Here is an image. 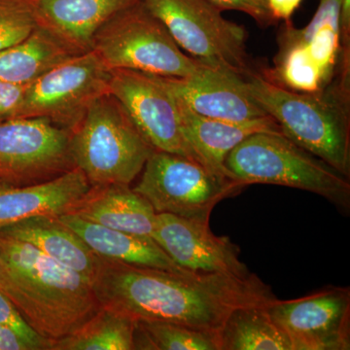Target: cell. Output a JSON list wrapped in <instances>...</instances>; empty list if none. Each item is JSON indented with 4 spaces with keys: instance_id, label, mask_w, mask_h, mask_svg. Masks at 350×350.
Returning a JSON list of instances; mask_svg holds the SVG:
<instances>
[{
    "instance_id": "obj_26",
    "label": "cell",
    "mask_w": 350,
    "mask_h": 350,
    "mask_svg": "<svg viewBox=\"0 0 350 350\" xmlns=\"http://www.w3.org/2000/svg\"><path fill=\"white\" fill-rule=\"evenodd\" d=\"M267 76L278 84L301 93H314L327 86L319 66L301 44L280 48L275 57V70Z\"/></svg>"
},
{
    "instance_id": "obj_5",
    "label": "cell",
    "mask_w": 350,
    "mask_h": 350,
    "mask_svg": "<svg viewBox=\"0 0 350 350\" xmlns=\"http://www.w3.org/2000/svg\"><path fill=\"white\" fill-rule=\"evenodd\" d=\"M71 157L92 186L128 185L154 149L115 96L103 94L71 131Z\"/></svg>"
},
{
    "instance_id": "obj_1",
    "label": "cell",
    "mask_w": 350,
    "mask_h": 350,
    "mask_svg": "<svg viewBox=\"0 0 350 350\" xmlns=\"http://www.w3.org/2000/svg\"><path fill=\"white\" fill-rule=\"evenodd\" d=\"M100 306L135 321H165L218 331L234 310L278 298L251 273H174L100 258L93 282Z\"/></svg>"
},
{
    "instance_id": "obj_4",
    "label": "cell",
    "mask_w": 350,
    "mask_h": 350,
    "mask_svg": "<svg viewBox=\"0 0 350 350\" xmlns=\"http://www.w3.org/2000/svg\"><path fill=\"white\" fill-rule=\"evenodd\" d=\"M225 167L232 179L245 186L300 189L321 196L342 213L349 211V177L282 133H256L245 138L230 152Z\"/></svg>"
},
{
    "instance_id": "obj_32",
    "label": "cell",
    "mask_w": 350,
    "mask_h": 350,
    "mask_svg": "<svg viewBox=\"0 0 350 350\" xmlns=\"http://www.w3.org/2000/svg\"><path fill=\"white\" fill-rule=\"evenodd\" d=\"M269 8L276 21L291 22L292 16L299 8L303 0H268Z\"/></svg>"
},
{
    "instance_id": "obj_19",
    "label": "cell",
    "mask_w": 350,
    "mask_h": 350,
    "mask_svg": "<svg viewBox=\"0 0 350 350\" xmlns=\"http://www.w3.org/2000/svg\"><path fill=\"white\" fill-rule=\"evenodd\" d=\"M0 234L31 244L46 256L80 273L93 285L100 258L59 217L29 218L2 228Z\"/></svg>"
},
{
    "instance_id": "obj_27",
    "label": "cell",
    "mask_w": 350,
    "mask_h": 350,
    "mask_svg": "<svg viewBox=\"0 0 350 350\" xmlns=\"http://www.w3.org/2000/svg\"><path fill=\"white\" fill-rule=\"evenodd\" d=\"M38 25L33 0H0V51L24 40Z\"/></svg>"
},
{
    "instance_id": "obj_21",
    "label": "cell",
    "mask_w": 350,
    "mask_h": 350,
    "mask_svg": "<svg viewBox=\"0 0 350 350\" xmlns=\"http://www.w3.org/2000/svg\"><path fill=\"white\" fill-rule=\"evenodd\" d=\"M340 18L342 0H320L317 12L305 27L296 29L291 22L285 24L278 38L280 49L295 44L305 45L328 85L342 57Z\"/></svg>"
},
{
    "instance_id": "obj_31",
    "label": "cell",
    "mask_w": 350,
    "mask_h": 350,
    "mask_svg": "<svg viewBox=\"0 0 350 350\" xmlns=\"http://www.w3.org/2000/svg\"><path fill=\"white\" fill-rule=\"evenodd\" d=\"M0 350H33L15 331L0 324Z\"/></svg>"
},
{
    "instance_id": "obj_34",
    "label": "cell",
    "mask_w": 350,
    "mask_h": 350,
    "mask_svg": "<svg viewBox=\"0 0 350 350\" xmlns=\"http://www.w3.org/2000/svg\"><path fill=\"white\" fill-rule=\"evenodd\" d=\"M4 276H5V269H4L3 260L0 256V289H1L2 284H3Z\"/></svg>"
},
{
    "instance_id": "obj_15",
    "label": "cell",
    "mask_w": 350,
    "mask_h": 350,
    "mask_svg": "<svg viewBox=\"0 0 350 350\" xmlns=\"http://www.w3.org/2000/svg\"><path fill=\"white\" fill-rule=\"evenodd\" d=\"M174 98L184 137L196 161L219 176L232 178L225 167L226 158L245 138L256 133H282L280 126L269 116L248 122L207 118L191 109L180 98Z\"/></svg>"
},
{
    "instance_id": "obj_8",
    "label": "cell",
    "mask_w": 350,
    "mask_h": 350,
    "mask_svg": "<svg viewBox=\"0 0 350 350\" xmlns=\"http://www.w3.org/2000/svg\"><path fill=\"white\" fill-rule=\"evenodd\" d=\"M244 187L186 157L154 150L133 190L150 202L157 214L209 221L221 200L239 194Z\"/></svg>"
},
{
    "instance_id": "obj_7",
    "label": "cell",
    "mask_w": 350,
    "mask_h": 350,
    "mask_svg": "<svg viewBox=\"0 0 350 350\" xmlns=\"http://www.w3.org/2000/svg\"><path fill=\"white\" fill-rule=\"evenodd\" d=\"M142 1L180 49L200 63L241 76L253 71L246 47L247 31L225 19L222 11L207 0Z\"/></svg>"
},
{
    "instance_id": "obj_24",
    "label": "cell",
    "mask_w": 350,
    "mask_h": 350,
    "mask_svg": "<svg viewBox=\"0 0 350 350\" xmlns=\"http://www.w3.org/2000/svg\"><path fill=\"white\" fill-rule=\"evenodd\" d=\"M137 321L101 306L75 333L53 342L51 350H133Z\"/></svg>"
},
{
    "instance_id": "obj_11",
    "label": "cell",
    "mask_w": 350,
    "mask_h": 350,
    "mask_svg": "<svg viewBox=\"0 0 350 350\" xmlns=\"http://www.w3.org/2000/svg\"><path fill=\"white\" fill-rule=\"evenodd\" d=\"M109 93L123 105L154 150L196 161L182 131L176 100L158 76L115 69L111 70Z\"/></svg>"
},
{
    "instance_id": "obj_17",
    "label": "cell",
    "mask_w": 350,
    "mask_h": 350,
    "mask_svg": "<svg viewBox=\"0 0 350 350\" xmlns=\"http://www.w3.org/2000/svg\"><path fill=\"white\" fill-rule=\"evenodd\" d=\"M140 0H33L39 25L77 54L91 51L110 18Z\"/></svg>"
},
{
    "instance_id": "obj_9",
    "label": "cell",
    "mask_w": 350,
    "mask_h": 350,
    "mask_svg": "<svg viewBox=\"0 0 350 350\" xmlns=\"http://www.w3.org/2000/svg\"><path fill=\"white\" fill-rule=\"evenodd\" d=\"M110 78L94 51L75 55L27 85L17 118L49 119L72 131L90 105L109 93Z\"/></svg>"
},
{
    "instance_id": "obj_3",
    "label": "cell",
    "mask_w": 350,
    "mask_h": 350,
    "mask_svg": "<svg viewBox=\"0 0 350 350\" xmlns=\"http://www.w3.org/2000/svg\"><path fill=\"white\" fill-rule=\"evenodd\" d=\"M350 66H338L327 86L314 93L292 91L262 73L243 76L251 98L290 140L350 176Z\"/></svg>"
},
{
    "instance_id": "obj_20",
    "label": "cell",
    "mask_w": 350,
    "mask_h": 350,
    "mask_svg": "<svg viewBox=\"0 0 350 350\" xmlns=\"http://www.w3.org/2000/svg\"><path fill=\"white\" fill-rule=\"evenodd\" d=\"M59 219L103 259L174 273L190 271L179 267L153 239L109 229L75 214H64Z\"/></svg>"
},
{
    "instance_id": "obj_30",
    "label": "cell",
    "mask_w": 350,
    "mask_h": 350,
    "mask_svg": "<svg viewBox=\"0 0 350 350\" xmlns=\"http://www.w3.org/2000/svg\"><path fill=\"white\" fill-rule=\"evenodd\" d=\"M25 87L0 79V122L17 118Z\"/></svg>"
},
{
    "instance_id": "obj_33",
    "label": "cell",
    "mask_w": 350,
    "mask_h": 350,
    "mask_svg": "<svg viewBox=\"0 0 350 350\" xmlns=\"http://www.w3.org/2000/svg\"><path fill=\"white\" fill-rule=\"evenodd\" d=\"M340 43L342 56L350 57V0H342Z\"/></svg>"
},
{
    "instance_id": "obj_10",
    "label": "cell",
    "mask_w": 350,
    "mask_h": 350,
    "mask_svg": "<svg viewBox=\"0 0 350 350\" xmlns=\"http://www.w3.org/2000/svg\"><path fill=\"white\" fill-rule=\"evenodd\" d=\"M70 140L71 131L49 119L0 122V183H40L73 169Z\"/></svg>"
},
{
    "instance_id": "obj_28",
    "label": "cell",
    "mask_w": 350,
    "mask_h": 350,
    "mask_svg": "<svg viewBox=\"0 0 350 350\" xmlns=\"http://www.w3.org/2000/svg\"><path fill=\"white\" fill-rule=\"evenodd\" d=\"M0 324L15 331L33 350L52 349V340L39 335L38 332L27 323L17 306L14 305L13 301L2 292H0Z\"/></svg>"
},
{
    "instance_id": "obj_14",
    "label": "cell",
    "mask_w": 350,
    "mask_h": 350,
    "mask_svg": "<svg viewBox=\"0 0 350 350\" xmlns=\"http://www.w3.org/2000/svg\"><path fill=\"white\" fill-rule=\"evenodd\" d=\"M158 78L191 109L207 118L248 122L269 116L248 94L243 76L227 69L204 64L189 77Z\"/></svg>"
},
{
    "instance_id": "obj_12",
    "label": "cell",
    "mask_w": 350,
    "mask_h": 350,
    "mask_svg": "<svg viewBox=\"0 0 350 350\" xmlns=\"http://www.w3.org/2000/svg\"><path fill=\"white\" fill-rule=\"evenodd\" d=\"M267 312L293 350L350 349L349 287H327L295 300L278 299Z\"/></svg>"
},
{
    "instance_id": "obj_2",
    "label": "cell",
    "mask_w": 350,
    "mask_h": 350,
    "mask_svg": "<svg viewBox=\"0 0 350 350\" xmlns=\"http://www.w3.org/2000/svg\"><path fill=\"white\" fill-rule=\"evenodd\" d=\"M5 294L39 335L61 340L81 328L101 308L93 285L31 244L0 234Z\"/></svg>"
},
{
    "instance_id": "obj_16",
    "label": "cell",
    "mask_w": 350,
    "mask_h": 350,
    "mask_svg": "<svg viewBox=\"0 0 350 350\" xmlns=\"http://www.w3.org/2000/svg\"><path fill=\"white\" fill-rule=\"evenodd\" d=\"M91 187L77 167L40 183H0V229L38 216L59 217L70 213Z\"/></svg>"
},
{
    "instance_id": "obj_13",
    "label": "cell",
    "mask_w": 350,
    "mask_h": 350,
    "mask_svg": "<svg viewBox=\"0 0 350 350\" xmlns=\"http://www.w3.org/2000/svg\"><path fill=\"white\" fill-rule=\"evenodd\" d=\"M152 239L179 267L193 273L250 275L241 250L227 237L214 234L209 221L157 214Z\"/></svg>"
},
{
    "instance_id": "obj_22",
    "label": "cell",
    "mask_w": 350,
    "mask_h": 350,
    "mask_svg": "<svg viewBox=\"0 0 350 350\" xmlns=\"http://www.w3.org/2000/svg\"><path fill=\"white\" fill-rule=\"evenodd\" d=\"M75 55L61 39L38 25L24 40L0 51V79L25 86Z\"/></svg>"
},
{
    "instance_id": "obj_25",
    "label": "cell",
    "mask_w": 350,
    "mask_h": 350,
    "mask_svg": "<svg viewBox=\"0 0 350 350\" xmlns=\"http://www.w3.org/2000/svg\"><path fill=\"white\" fill-rule=\"evenodd\" d=\"M135 349L220 350L218 331L165 321H137Z\"/></svg>"
},
{
    "instance_id": "obj_23",
    "label": "cell",
    "mask_w": 350,
    "mask_h": 350,
    "mask_svg": "<svg viewBox=\"0 0 350 350\" xmlns=\"http://www.w3.org/2000/svg\"><path fill=\"white\" fill-rule=\"evenodd\" d=\"M267 308L234 310L218 330L220 350H293L289 338L271 320Z\"/></svg>"
},
{
    "instance_id": "obj_6",
    "label": "cell",
    "mask_w": 350,
    "mask_h": 350,
    "mask_svg": "<svg viewBox=\"0 0 350 350\" xmlns=\"http://www.w3.org/2000/svg\"><path fill=\"white\" fill-rule=\"evenodd\" d=\"M92 50L110 70L184 78L204 66L180 49L142 0L110 18L94 36Z\"/></svg>"
},
{
    "instance_id": "obj_29",
    "label": "cell",
    "mask_w": 350,
    "mask_h": 350,
    "mask_svg": "<svg viewBox=\"0 0 350 350\" xmlns=\"http://www.w3.org/2000/svg\"><path fill=\"white\" fill-rule=\"evenodd\" d=\"M220 11H239L250 16L260 27H267L275 24L269 8L268 0H207Z\"/></svg>"
},
{
    "instance_id": "obj_18",
    "label": "cell",
    "mask_w": 350,
    "mask_h": 350,
    "mask_svg": "<svg viewBox=\"0 0 350 350\" xmlns=\"http://www.w3.org/2000/svg\"><path fill=\"white\" fill-rule=\"evenodd\" d=\"M70 213L109 229L150 239L157 217L150 202L128 185L92 186Z\"/></svg>"
}]
</instances>
